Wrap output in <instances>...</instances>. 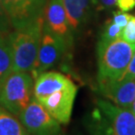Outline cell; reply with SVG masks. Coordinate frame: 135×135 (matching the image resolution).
I'll return each mask as SVG.
<instances>
[{
    "mask_svg": "<svg viewBox=\"0 0 135 135\" xmlns=\"http://www.w3.org/2000/svg\"><path fill=\"white\" fill-rule=\"evenodd\" d=\"M89 129L92 135H135V114L100 99L91 113Z\"/></svg>",
    "mask_w": 135,
    "mask_h": 135,
    "instance_id": "cell-1",
    "label": "cell"
},
{
    "mask_svg": "<svg viewBox=\"0 0 135 135\" xmlns=\"http://www.w3.org/2000/svg\"><path fill=\"white\" fill-rule=\"evenodd\" d=\"M43 26L44 19L40 16L28 25L15 29L8 34L13 71H31L37 57Z\"/></svg>",
    "mask_w": 135,
    "mask_h": 135,
    "instance_id": "cell-2",
    "label": "cell"
},
{
    "mask_svg": "<svg viewBox=\"0 0 135 135\" xmlns=\"http://www.w3.org/2000/svg\"><path fill=\"white\" fill-rule=\"evenodd\" d=\"M135 45L117 38L112 41H99L97 44L98 82L114 81L123 77L134 53Z\"/></svg>",
    "mask_w": 135,
    "mask_h": 135,
    "instance_id": "cell-3",
    "label": "cell"
},
{
    "mask_svg": "<svg viewBox=\"0 0 135 135\" xmlns=\"http://www.w3.org/2000/svg\"><path fill=\"white\" fill-rule=\"evenodd\" d=\"M33 77L29 72L12 71L0 88V105L18 116L33 95Z\"/></svg>",
    "mask_w": 135,
    "mask_h": 135,
    "instance_id": "cell-4",
    "label": "cell"
},
{
    "mask_svg": "<svg viewBox=\"0 0 135 135\" xmlns=\"http://www.w3.org/2000/svg\"><path fill=\"white\" fill-rule=\"evenodd\" d=\"M68 44L67 40L53 34L43 26L37 57L30 71L33 79L55 66L61 60Z\"/></svg>",
    "mask_w": 135,
    "mask_h": 135,
    "instance_id": "cell-5",
    "label": "cell"
},
{
    "mask_svg": "<svg viewBox=\"0 0 135 135\" xmlns=\"http://www.w3.org/2000/svg\"><path fill=\"white\" fill-rule=\"evenodd\" d=\"M18 118L25 129L33 135H59L61 132L59 122L35 98L31 99Z\"/></svg>",
    "mask_w": 135,
    "mask_h": 135,
    "instance_id": "cell-6",
    "label": "cell"
},
{
    "mask_svg": "<svg viewBox=\"0 0 135 135\" xmlns=\"http://www.w3.org/2000/svg\"><path fill=\"white\" fill-rule=\"evenodd\" d=\"M10 25L21 28L42 16L47 0H1Z\"/></svg>",
    "mask_w": 135,
    "mask_h": 135,
    "instance_id": "cell-7",
    "label": "cell"
},
{
    "mask_svg": "<svg viewBox=\"0 0 135 135\" xmlns=\"http://www.w3.org/2000/svg\"><path fill=\"white\" fill-rule=\"evenodd\" d=\"M76 93L77 86L72 84L67 88L51 93L48 96L40 99L38 102L43 105L49 114L59 123L67 124L71 117Z\"/></svg>",
    "mask_w": 135,
    "mask_h": 135,
    "instance_id": "cell-8",
    "label": "cell"
},
{
    "mask_svg": "<svg viewBox=\"0 0 135 135\" xmlns=\"http://www.w3.org/2000/svg\"><path fill=\"white\" fill-rule=\"evenodd\" d=\"M103 95L122 108H130L135 99V77L99 83Z\"/></svg>",
    "mask_w": 135,
    "mask_h": 135,
    "instance_id": "cell-9",
    "label": "cell"
},
{
    "mask_svg": "<svg viewBox=\"0 0 135 135\" xmlns=\"http://www.w3.org/2000/svg\"><path fill=\"white\" fill-rule=\"evenodd\" d=\"M44 27L55 35L67 40L71 39V29L69 27L66 11L62 0H50L45 10Z\"/></svg>",
    "mask_w": 135,
    "mask_h": 135,
    "instance_id": "cell-10",
    "label": "cell"
},
{
    "mask_svg": "<svg viewBox=\"0 0 135 135\" xmlns=\"http://www.w3.org/2000/svg\"><path fill=\"white\" fill-rule=\"evenodd\" d=\"M72 84H74V82L64 74L55 71H45L35 78L33 96L37 101H39L40 99L48 96L51 93L67 88Z\"/></svg>",
    "mask_w": 135,
    "mask_h": 135,
    "instance_id": "cell-11",
    "label": "cell"
},
{
    "mask_svg": "<svg viewBox=\"0 0 135 135\" xmlns=\"http://www.w3.org/2000/svg\"><path fill=\"white\" fill-rule=\"evenodd\" d=\"M71 32L84 27L92 14L94 0H62Z\"/></svg>",
    "mask_w": 135,
    "mask_h": 135,
    "instance_id": "cell-12",
    "label": "cell"
},
{
    "mask_svg": "<svg viewBox=\"0 0 135 135\" xmlns=\"http://www.w3.org/2000/svg\"><path fill=\"white\" fill-rule=\"evenodd\" d=\"M0 135H29L22 123L0 105Z\"/></svg>",
    "mask_w": 135,
    "mask_h": 135,
    "instance_id": "cell-13",
    "label": "cell"
},
{
    "mask_svg": "<svg viewBox=\"0 0 135 135\" xmlns=\"http://www.w3.org/2000/svg\"><path fill=\"white\" fill-rule=\"evenodd\" d=\"M13 71V61L7 34H0V88L6 78Z\"/></svg>",
    "mask_w": 135,
    "mask_h": 135,
    "instance_id": "cell-14",
    "label": "cell"
},
{
    "mask_svg": "<svg viewBox=\"0 0 135 135\" xmlns=\"http://www.w3.org/2000/svg\"><path fill=\"white\" fill-rule=\"evenodd\" d=\"M121 32H122V28L117 26L115 23H113L112 20H108L103 27V31H102L101 37H100L99 41L108 42V41L120 38Z\"/></svg>",
    "mask_w": 135,
    "mask_h": 135,
    "instance_id": "cell-15",
    "label": "cell"
},
{
    "mask_svg": "<svg viewBox=\"0 0 135 135\" xmlns=\"http://www.w3.org/2000/svg\"><path fill=\"white\" fill-rule=\"evenodd\" d=\"M120 37L126 42L135 45V16L131 15L129 21L123 27Z\"/></svg>",
    "mask_w": 135,
    "mask_h": 135,
    "instance_id": "cell-16",
    "label": "cell"
},
{
    "mask_svg": "<svg viewBox=\"0 0 135 135\" xmlns=\"http://www.w3.org/2000/svg\"><path fill=\"white\" fill-rule=\"evenodd\" d=\"M10 22L8 16L6 14L2 1L0 0V34H7L10 29Z\"/></svg>",
    "mask_w": 135,
    "mask_h": 135,
    "instance_id": "cell-17",
    "label": "cell"
},
{
    "mask_svg": "<svg viewBox=\"0 0 135 135\" xmlns=\"http://www.w3.org/2000/svg\"><path fill=\"white\" fill-rule=\"evenodd\" d=\"M131 15L126 13V12H122V11H116L113 12V18H112V22L115 23L117 26H119L120 28L123 29V27L127 24V22L130 19Z\"/></svg>",
    "mask_w": 135,
    "mask_h": 135,
    "instance_id": "cell-18",
    "label": "cell"
},
{
    "mask_svg": "<svg viewBox=\"0 0 135 135\" xmlns=\"http://www.w3.org/2000/svg\"><path fill=\"white\" fill-rule=\"evenodd\" d=\"M116 5L122 12H128L135 7V0H117Z\"/></svg>",
    "mask_w": 135,
    "mask_h": 135,
    "instance_id": "cell-19",
    "label": "cell"
},
{
    "mask_svg": "<svg viewBox=\"0 0 135 135\" xmlns=\"http://www.w3.org/2000/svg\"><path fill=\"white\" fill-rule=\"evenodd\" d=\"M123 77H129V78L135 77V50H134L133 55H132V58H131L130 62H129L128 66L126 68L125 72H124Z\"/></svg>",
    "mask_w": 135,
    "mask_h": 135,
    "instance_id": "cell-20",
    "label": "cell"
},
{
    "mask_svg": "<svg viewBox=\"0 0 135 135\" xmlns=\"http://www.w3.org/2000/svg\"><path fill=\"white\" fill-rule=\"evenodd\" d=\"M117 0H97L96 3L101 8H111L114 5H116Z\"/></svg>",
    "mask_w": 135,
    "mask_h": 135,
    "instance_id": "cell-21",
    "label": "cell"
},
{
    "mask_svg": "<svg viewBox=\"0 0 135 135\" xmlns=\"http://www.w3.org/2000/svg\"><path fill=\"white\" fill-rule=\"evenodd\" d=\"M130 108H131V111L135 114V99H134V101H133V103H132V105H131Z\"/></svg>",
    "mask_w": 135,
    "mask_h": 135,
    "instance_id": "cell-22",
    "label": "cell"
}]
</instances>
